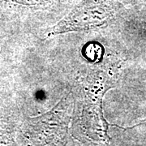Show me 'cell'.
I'll list each match as a JSON object with an SVG mask.
<instances>
[{"label": "cell", "mask_w": 146, "mask_h": 146, "mask_svg": "<svg viewBox=\"0 0 146 146\" xmlns=\"http://www.w3.org/2000/svg\"><path fill=\"white\" fill-rule=\"evenodd\" d=\"M118 11L116 0H82L47 32L48 36L106 26Z\"/></svg>", "instance_id": "6da1fadb"}, {"label": "cell", "mask_w": 146, "mask_h": 146, "mask_svg": "<svg viewBox=\"0 0 146 146\" xmlns=\"http://www.w3.org/2000/svg\"><path fill=\"white\" fill-rule=\"evenodd\" d=\"M142 124H145L146 125V119H145L144 121H142L141 123H139L138 125H142Z\"/></svg>", "instance_id": "3957f363"}, {"label": "cell", "mask_w": 146, "mask_h": 146, "mask_svg": "<svg viewBox=\"0 0 146 146\" xmlns=\"http://www.w3.org/2000/svg\"><path fill=\"white\" fill-rule=\"evenodd\" d=\"M14 5L36 9H46L54 4L55 0H1Z\"/></svg>", "instance_id": "7a4b0ae2"}]
</instances>
